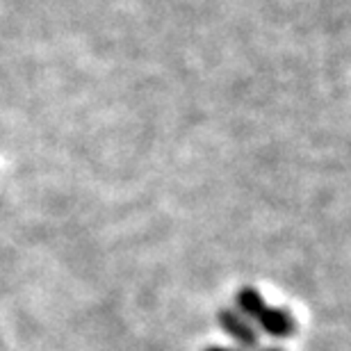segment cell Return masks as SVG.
I'll list each match as a JSON object with an SVG mask.
<instances>
[{"instance_id":"1","label":"cell","mask_w":351,"mask_h":351,"mask_svg":"<svg viewBox=\"0 0 351 351\" xmlns=\"http://www.w3.org/2000/svg\"><path fill=\"white\" fill-rule=\"evenodd\" d=\"M217 322H219V326H221L223 331H226V333L230 335V338H233L240 347H244V349H258V345H261V340H258V331L249 324L247 319L242 317L240 313L223 308V311L217 313Z\"/></svg>"},{"instance_id":"2","label":"cell","mask_w":351,"mask_h":351,"mask_svg":"<svg viewBox=\"0 0 351 351\" xmlns=\"http://www.w3.org/2000/svg\"><path fill=\"white\" fill-rule=\"evenodd\" d=\"M256 322H258V326H261L263 333H267L269 338H276V340L290 338V335L294 333V328H297L292 313L285 311V308H269L267 306Z\"/></svg>"},{"instance_id":"3","label":"cell","mask_w":351,"mask_h":351,"mask_svg":"<svg viewBox=\"0 0 351 351\" xmlns=\"http://www.w3.org/2000/svg\"><path fill=\"white\" fill-rule=\"evenodd\" d=\"M235 306L237 313L242 315L244 319H258L263 315V311L267 308L263 294L256 290V287H242L240 292L235 294Z\"/></svg>"},{"instance_id":"4","label":"cell","mask_w":351,"mask_h":351,"mask_svg":"<svg viewBox=\"0 0 351 351\" xmlns=\"http://www.w3.org/2000/svg\"><path fill=\"white\" fill-rule=\"evenodd\" d=\"M206 351H235V349H226V347H208Z\"/></svg>"},{"instance_id":"5","label":"cell","mask_w":351,"mask_h":351,"mask_svg":"<svg viewBox=\"0 0 351 351\" xmlns=\"http://www.w3.org/2000/svg\"><path fill=\"white\" fill-rule=\"evenodd\" d=\"M263 351H283L280 347H269V349H263Z\"/></svg>"}]
</instances>
